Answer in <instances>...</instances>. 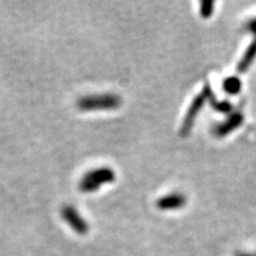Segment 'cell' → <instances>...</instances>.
Segmentation results:
<instances>
[{
  "label": "cell",
  "instance_id": "5",
  "mask_svg": "<svg viewBox=\"0 0 256 256\" xmlns=\"http://www.w3.org/2000/svg\"><path fill=\"white\" fill-rule=\"evenodd\" d=\"M252 28H256V23H254V25H252Z\"/></svg>",
  "mask_w": 256,
  "mask_h": 256
},
{
  "label": "cell",
  "instance_id": "3",
  "mask_svg": "<svg viewBox=\"0 0 256 256\" xmlns=\"http://www.w3.org/2000/svg\"><path fill=\"white\" fill-rule=\"evenodd\" d=\"M62 214V218L69 224L70 228L74 232H78V235H86L89 232V224L81 216V214L78 212V209L75 206H70V204H64L60 210Z\"/></svg>",
  "mask_w": 256,
  "mask_h": 256
},
{
  "label": "cell",
  "instance_id": "1",
  "mask_svg": "<svg viewBox=\"0 0 256 256\" xmlns=\"http://www.w3.org/2000/svg\"><path fill=\"white\" fill-rule=\"evenodd\" d=\"M121 98L118 94L106 92V94H92L83 96L78 101V108L82 112L112 110L121 106Z\"/></svg>",
  "mask_w": 256,
  "mask_h": 256
},
{
  "label": "cell",
  "instance_id": "2",
  "mask_svg": "<svg viewBox=\"0 0 256 256\" xmlns=\"http://www.w3.org/2000/svg\"><path fill=\"white\" fill-rule=\"evenodd\" d=\"M115 180V172L110 168L102 166L94 170H90L88 174L83 176L78 184L80 191L83 194H92L98 191L102 185L113 183Z\"/></svg>",
  "mask_w": 256,
  "mask_h": 256
},
{
  "label": "cell",
  "instance_id": "4",
  "mask_svg": "<svg viewBox=\"0 0 256 256\" xmlns=\"http://www.w3.org/2000/svg\"><path fill=\"white\" fill-rule=\"evenodd\" d=\"M180 204V200H179L178 197H168L162 198L158 202V206L162 208V209H170V208H174Z\"/></svg>",
  "mask_w": 256,
  "mask_h": 256
}]
</instances>
